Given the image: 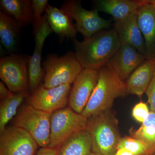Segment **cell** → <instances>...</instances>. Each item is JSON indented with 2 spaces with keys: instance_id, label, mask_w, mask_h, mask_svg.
Masks as SVG:
<instances>
[{
  "instance_id": "cell-1",
  "label": "cell",
  "mask_w": 155,
  "mask_h": 155,
  "mask_svg": "<svg viewBox=\"0 0 155 155\" xmlns=\"http://www.w3.org/2000/svg\"><path fill=\"white\" fill-rule=\"evenodd\" d=\"M75 54L84 69L99 70L105 66L121 45L115 28L102 30L82 41L74 39Z\"/></svg>"
},
{
  "instance_id": "cell-2",
  "label": "cell",
  "mask_w": 155,
  "mask_h": 155,
  "mask_svg": "<svg viewBox=\"0 0 155 155\" xmlns=\"http://www.w3.org/2000/svg\"><path fill=\"white\" fill-rule=\"evenodd\" d=\"M127 94L125 81L105 65L98 70L96 86L81 114L88 118L112 109L115 99L123 97Z\"/></svg>"
},
{
  "instance_id": "cell-3",
  "label": "cell",
  "mask_w": 155,
  "mask_h": 155,
  "mask_svg": "<svg viewBox=\"0 0 155 155\" xmlns=\"http://www.w3.org/2000/svg\"><path fill=\"white\" fill-rule=\"evenodd\" d=\"M86 130L91 143L92 152L114 155L121 138L118 121L112 109L87 118Z\"/></svg>"
},
{
  "instance_id": "cell-4",
  "label": "cell",
  "mask_w": 155,
  "mask_h": 155,
  "mask_svg": "<svg viewBox=\"0 0 155 155\" xmlns=\"http://www.w3.org/2000/svg\"><path fill=\"white\" fill-rule=\"evenodd\" d=\"M43 65L45 75L42 85L47 88L72 84L84 69L75 53L72 52L61 57L50 55Z\"/></svg>"
},
{
  "instance_id": "cell-5",
  "label": "cell",
  "mask_w": 155,
  "mask_h": 155,
  "mask_svg": "<svg viewBox=\"0 0 155 155\" xmlns=\"http://www.w3.org/2000/svg\"><path fill=\"white\" fill-rule=\"evenodd\" d=\"M51 115L27 104L18 110L13 119L12 125L26 130L39 147H46L50 143Z\"/></svg>"
},
{
  "instance_id": "cell-6",
  "label": "cell",
  "mask_w": 155,
  "mask_h": 155,
  "mask_svg": "<svg viewBox=\"0 0 155 155\" xmlns=\"http://www.w3.org/2000/svg\"><path fill=\"white\" fill-rule=\"evenodd\" d=\"M87 118L69 107L51 114V133L48 147H60L74 134L86 129Z\"/></svg>"
},
{
  "instance_id": "cell-7",
  "label": "cell",
  "mask_w": 155,
  "mask_h": 155,
  "mask_svg": "<svg viewBox=\"0 0 155 155\" xmlns=\"http://www.w3.org/2000/svg\"><path fill=\"white\" fill-rule=\"evenodd\" d=\"M29 57L12 54L0 59V78L12 93H28Z\"/></svg>"
},
{
  "instance_id": "cell-8",
  "label": "cell",
  "mask_w": 155,
  "mask_h": 155,
  "mask_svg": "<svg viewBox=\"0 0 155 155\" xmlns=\"http://www.w3.org/2000/svg\"><path fill=\"white\" fill-rule=\"evenodd\" d=\"M61 9L65 11L71 20H75L77 32L85 38L90 37L101 31L107 29L111 25V20L100 17L96 9L88 11L84 8L80 2L67 1L64 2Z\"/></svg>"
},
{
  "instance_id": "cell-9",
  "label": "cell",
  "mask_w": 155,
  "mask_h": 155,
  "mask_svg": "<svg viewBox=\"0 0 155 155\" xmlns=\"http://www.w3.org/2000/svg\"><path fill=\"white\" fill-rule=\"evenodd\" d=\"M0 134V155H35L39 147L26 130L14 125Z\"/></svg>"
},
{
  "instance_id": "cell-10",
  "label": "cell",
  "mask_w": 155,
  "mask_h": 155,
  "mask_svg": "<svg viewBox=\"0 0 155 155\" xmlns=\"http://www.w3.org/2000/svg\"><path fill=\"white\" fill-rule=\"evenodd\" d=\"M71 85L67 84L47 88L42 84L26 98L27 104L49 114L66 107L68 105Z\"/></svg>"
},
{
  "instance_id": "cell-11",
  "label": "cell",
  "mask_w": 155,
  "mask_h": 155,
  "mask_svg": "<svg viewBox=\"0 0 155 155\" xmlns=\"http://www.w3.org/2000/svg\"><path fill=\"white\" fill-rule=\"evenodd\" d=\"M34 31L35 35V48L33 54L29 57L28 62L29 87L31 93L42 84L45 71L41 66L42 51L46 39L53 31L45 14L42 17L40 25Z\"/></svg>"
},
{
  "instance_id": "cell-12",
  "label": "cell",
  "mask_w": 155,
  "mask_h": 155,
  "mask_svg": "<svg viewBox=\"0 0 155 155\" xmlns=\"http://www.w3.org/2000/svg\"><path fill=\"white\" fill-rule=\"evenodd\" d=\"M98 70L84 69L73 82L69 92L68 105L73 110L81 114L96 86Z\"/></svg>"
},
{
  "instance_id": "cell-13",
  "label": "cell",
  "mask_w": 155,
  "mask_h": 155,
  "mask_svg": "<svg viewBox=\"0 0 155 155\" xmlns=\"http://www.w3.org/2000/svg\"><path fill=\"white\" fill-rule=\"evenodd\" d=\"M147 59L146 56L139 52L135 48L122 44L106 65L124 81Z\"/></svg>"
},
{
  "instance_id": "cell-14",
  "label": "cell",
  "mask_w": 155,
  "mask_h": 155,
  "mask_svg": "<svg viewBox=\"0 0 155 155\" xmlns=\"http://www.w3.org/2000/svg\"><path fill=\"white\" fill-rule=\"evenodd\" d=\"M137 11L123 20L115 22L114 28L121 44L130 45L139 52L146 56L145 42L139 27Z\"/></svg>"
},
{
  "instance_id": "cell-15",
  "label": "cell",
  "mask_w": 155,
  "mask_h": 155,
  "mask_svg": "<svg viewBox=\"0 0 155 155\" xmlns=\"http://www.w3.org/2000/svg\"><path fill=\"white\" fill-rule=\"evenodd\" d=\"M141 1L143 5L137 11V22L145 42L147 59H155V8Z\"/></svg>"
},
{
  "instance_id": "cell-16",
  "label": "cell",
  "mask_w": 155,
  "mask_h": 155,
  "mask_svg": "<svg viewBox=\"0 0 155 155\" xmlns=\"http://www.w3.org/2000/svg\"><path fill=\"white\" fill-rule=\"evenodd\" d=\"M155 74V59H147L137 68L125 82L127 93L141 97Z\"/></svg>"
},
{
  "instance_id": "cell-17",
  "label": "cell",
  "mask_w": 155,
  "mask_h": 155,
  "mask_svg": "<svg viewBox=\"0 0 155 155\" xmlns=\"http://www.w3.org/2000/svg\"><path fill=\"white\" fill-rule=\"evenodd\" d=\"M94 3L95 9L110 15L115 22L128 17L143 5L141 0H96Z\"/></svg>"
},
{
  "instance_id": "cell-18",
  "label": "cell",
  "mask_w": 155,
  "mask_h": 155,
  "mask_svg": "<svg viewBox=\"0 0 155 155\" xmlns=\"http://www.w3.org/2000/svg\"><path fill=\"white\" fill-rule=\"evenodd\" d=\"M45 14L53 31L61 38L75 39L77 31L72 20L62 9L48 5Z\"/></svg>"
},
{
  "instance_id": "cell-19",
  "label": "cell",
  "mask_w": 155,
  "mask_h": 155,
  "mask_svg": "<svg viewBox=\"0 0 155 155\" xmlns=\"http://www.w3.org/2000/svg\"><path fill=\"white\" fill-rule=\"evenodd\" d=\"M22 26L11 16L0 11V38L4 48L10 53L17 49Z\"/></svg>"
},
{
  "instance_id": "cell-20",
  "label": "cell",
  "mask_w": 155,
  "mask_h": 155,
  "mask_svg": "<svg viewBox=\"0 0 155 155\" xmlns=\"http://www.w3.org/2000/svg\"><path fill=\"white\" fill-rule=\"evenodd\" d=\"M1 10L11 16L21 26L33 23L31 1L1 0Z\"/></svg>"
},
{
  "instance_id": "cell-21",
  "label": "cell",
  "mask_w": 155,
  "mask_h": 155,
  "mask_svg": "<svg viewBox=\"0 0 155 155\" xmlns=\"http://www.w3.org/2000/svg\"><path fill=\"white\" fill-rule=\"evenodd\" d=\"M91 152L90 137L85 129L74 134L64 142L58 155H89Z\"/></svg>"
},
{
  "instance_id": "cell-22",
  "label": "cell",
  "mask_w": 155,
  "mask_h": 155,
  "mask_svg": "<svg viewBox=\"0 0 155 155\" xmlns=\"http://www.w3.org/2000/svg\"><path fill=\"white\" fill-rule=\"evenodd\" d=\"M29 95V93H13L8 98L1 101L0 133L5 130L8 123L16 116L19 106Z\"/></svg>"
},
{
  "instance_id": "cell-23",
  "label": "cell",
  "mask_w": 155,
  "mask_h": 155,
  "mask_svg": "<svg viewBox=\"0 0 155 155\" xmlns=\"http://www.w3.org/2000/svg\"><path fill=\"white\" fill-rule=\"evenodd\" d=\"M130 136L139 140L148 147L149 153L155 152V112L150 111L146 120L138 129L130 130Z\"/></svg>"
},
{
  "instance_id": "cell-24",
  "label": "cell",
  "mask_w": 155,
  "mask_h": 155,
  "mask_svg": "<svg viewBox=\"0 0 155 155\" xmlns=\"http://www.w3.org/2000/svg\"><path fill=\"white\" fill-rule=\"evenodd\" d=\"M121 148L126 149L134 155L149 154V150L146 145L140 140L131 136L121 137L118 143L117 150Z\"/></svg>"
},
{
  "instance_id": "cell-25",
  "label": "cell",
  "mask_w": 155,
  "mask_h": 155,
  "mask_svg": "<svg viewBox=\"0 0 155 155\" xmlns=\"http://www.w3.org/2000/svg\"><path fill=\"white\" fill-rule=\"evenodd\" d=\"M48 0H32L31 8L33 13L34 29L37 28L41 22L42 14L45 11L48 5Z\"/></svg>"
},
{
  "instance_id": "cell-26",
  "label": "cell",
  "mask_w": 155,
  "mask_h": 155,
  "mask_svg": "<svg viewBox=\"0 0 155 155\" xmlns=\"http://www.w3.org/2000/svg\"><path fill=\"white\" fill-rule=\"evenodd\" d=\"M150 113L147 103L140 101L133 107L132 116L137 122L142 123L148 118Z\"/></svg>"
},
{
  "instance_id": "cell-27",
  "label": "cell",
  "mask_w": 155,
  "mask_h": 155,
  "mask_svg": "<svg viewBox=\"0 0 155 155\" xmlns=\"http://www.w3.org/2000/svg\"><path fill=\"white\" fill-rule=\"evenodd\" d=\"M150 111L155 112V74L145 92Z\"/></svg>"
},
{
  "instance_id": "cell-28",
  "label": "cell",
  "mask_w": 155,
  "mask_h": 155,
  "mask_svg": "<svg viewBox=\"0 0 155 155\" xmlns=\"http://www.w3.org/2000/svg\"><path fill=\"white\" fill-rule=\"evenodd\" d=\"M60 147L52 148L50 147H41L37 153L36 155H58Z\"/></svg>"
},
{
  "instance_id": "cell-29",
  "label": "cell",
  "mask_w": 155,
  "mask_h": 155,
  "mask_svg": "<svg viewBox=\"0 0 155 155\" xmlns=\"http://www.w3.org/2000/svg\"><path fill=\"white\" fill-rule=\"evenodd\" d=\"M13 93L7 88L2 81L0 82V99L1 101L5 100L13 94Z\"/></svg>"
},
{
  "instance_id": "cell-30",
  "label": "cell",
  "mask_w": 155,
  "mask_h": 155,
  "mask_svg": "<svg viewBox=\"0 0 155 155\" xmlns=\"http://www.w3.org/2000/svg\"><path fill=\"white\" fill-rule=\"evenodd\" d=\"M114 155H134L130 151L125 148L117 150Z\"/></svg>"
},
{
  "instance_id": "cell-31",
  "label": "cell",
  "mask_w": 155,
  "mask_h": 155,
  "mask_svg": "<svg viewBox=\"0 0 155 155\" xmlns=\"http://www.w3.org/2000/svg\"><path fill=\"white\" fill-rule=\"evenodd\" d=\"M143 2L149 4L155 8V0H143Z\"/></svg>"
},
{
  "instance_id": "cell-32",
  "label": "cell",
  "mask_w": 155,
  "mask_h": 155,
  "mask_svg": "<svg viewBox=\"0 0 155 155\" xmlns=\"http://www.w3.org/2000/svg\"><path fill=\"white\" fill-rule=\"evenodd\" d=\"M89 155H100L91 152V153Z\"/></svg>"
}]
</instances>
